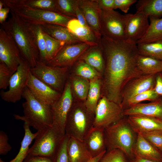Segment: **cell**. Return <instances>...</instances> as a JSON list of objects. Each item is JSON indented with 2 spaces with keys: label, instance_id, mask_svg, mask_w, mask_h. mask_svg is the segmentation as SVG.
<instances>
[{
  "label": "cell",
  "instance_id": "cell-41",
  "mask_svg": "<svg viewBox=\"0 0 162 162\" xmlns=\"http://www.w3.org/2000/svg\"><path fill=\"white\" fill-rule=\"evenodd\" d=\"M57 2L60 14L72 19L76 18L73 0H57Z\"/></svg>",
  "mask_w": 162,
  "mask_h": 162
},
{
  "label": "cell",
  "instance_id": "cell-20",
  "mask_svg": "<svg viewBox=\"0 0 162 162\" xmlns=\"http://www.w3.org/2000/svg\"><path fill=\"white\" fill-rule=\"evenodd\" d=\"M139 115L153 117L162 121V98L148 103H139L123 110L124 116Z\"/></svg>",
  "mask_w": 162,
  "mask_h": 162
},
{
  "label": "cell",
  "instance_id": "cell-45",
  "mask_svg": "<svg viewBox=\"0 0 162 162\" xmlns=\"http://www.w3.org/2000/svg\"><path fill=\"white\" fill-rule=\"evenodd\" d=\"M137 2L136 0H115L114 9H118L127 13L131 6Z\"/></svg>",
  "mask_w": 162,
  "mask_h": 162
},
{
  "label": "cell",
  "instance_id": "cell-1",
  "mask_svg": "<svg viewBox=\"0 0 162 162\" xmlns=\"http://www.w3.org/2000/svg\"><path fill=\"white\" fill-rule=\"evenodd\" d=\"M99 45L105 63L104 96L121 106L125 86L133 80L143 75L136 64L139 54L137 44L127 40H113L102 36Z\"/></svg>",
  "mask_w": 162,
  "mask_h": 162
},
{
  "label": "cell",
  "instance_id": "cell-26",
  "mask_svg": "<svg viewBox=\"0 0 162 162\" xmlns=\"http://www.w3.org/2000/svg\"><path fill=\"white\" fill-rule=\"evenodd\" d=\"M80 59L84 61L100 73L104 70V59L99 45L90 49Z\"/></svg>",
  "mask_w": 162,
  "mask_h": 162
},
{
  "label": "cell",
  "instance_id": "cell-17",
  "mask_svg": "<svg viewBox=\"0 0 162 162\" xmlns=\"http://www.w3.org/2000/svg\"><path fill=\"white\" fill-rule=\"evenodd\" d=\"M156 74L142 75L130 81L125 86L122 93V107L133 97L145 91L154 88Z\"/></svg>",
  "mask_w": 162,
  "mask_h": 162
},
{
  "label": "cell",
  "instance_id": "cell-8",
  "mask_svg": "<svg viewBox=\"0 0 162 162\" xmlns=\"http://www.w3.org/2000/svg\"><path fill=\"white\" fill-rule=\"evenodd\" d=\"M99 18L102 36L113 40H127V14H122L114 10H100Z\"/></svg>",
  "mask_w": 162,
  "mask_h": 162
},
{
  "label": "cell",
  "instance_id": "cell-42",
  "mask_svg": "<svg viewBox=\"0 0 162 162\" xmlns=\"http://www.w3.org/2000/svg\"><path fill=\"white\" fill-rule=\"evenodd\" d=\"M14 72L4 63L0 62V89L4 90L9 86L10 79Z\"/></svg>",
  "mask_w": 162,
  "mask_h": 162
},
{
  "label": "cell",
  "instance_id": "cell-33",
  "mask_svg": "<svg viewBox=\"0 0 162 162\" xmlns=\"http://www.w3.org/2000/svg\"><path fill=\"white\" fill-rule=\"evenodd\" d=\"M15 1L18 4L26 7L60 14L57 0H15Z\"/></svg>",
  "mask_w": 162,
  "mask_h": 162
},
{
  "label": "cell",
  "instance_id": "cell-36",
  "mask_svg": "<svg viewBox=\"0 0 162 162\" xmlns=\"http://www.w3.org/2000/svg\"><path fill=\"white\" fill-rule=\"evenodd\" d=\"M76 76L90 80L100 76V73L84 61L79 59L76 63Z\"/></svg>",
  "mask_w": 162,
  "mask_h": 162
},
{
  "label": "cell",
  "instance_id": "cell-19",
  "mask_svg": "<svg viewBox=\"0 0 162 162\" xmlns=\"http://www.w3.org/2000/svg\"><path fill=\"white\" fill-rule=\"evenodd\" d=\"M82 142L92 158L106 152L104 129L93 126Z\"/></svg>",
  "mask_w": 162,
  "mask_h": 162
},
{
  "label": "cell",
  "instance_id": "cell-53",
  "mask_svg": "<svg viewBox=\"0 0 162 162\" xmlns=\"http://www.w3.org/2000/svg\"><path fill=\"white\" fill-rule=\"evenodd\" d=\"M4 7V4L3 2L1 1L0 0V10L2 9Z\"/></svg>",
  "mask_w": 162,
  "mask_h": 162
},
{
  "label": "cell",
  "instance_id": "cell-28",
  "mask_svg": "<svg viewBox=\"0 0 162 162\" xmlns=\"http://www.w3.org/2000/svg\"><path fill=\"white\" fill-rule=\"evenodd\" d=\"M136 11L148 18L162 16V0H140L136 5Z\"/></svg>",
  "mask_w": 162,
  "mask_h": 162
},
{
  "label": "cell",
  "instance_id": "cell-6",
  "mask_svg": "<svg viewBox=\"0 0 162 162\" xmlns=\"http://www.w3.org/2000/svg\"><path fill=\"white\" fill-rule=\"evenodd\" d=\"M94 114L89 111L84 103L73 104L68 115L65 134L81 141L93 127Z\"/></svg>",
  "mask_w": 162,
  "mask_h": 162
},
{
  "label": "cell",
  "instance_id": "cell-51",
  "mask_svg": "<svg viewBox=\"0 0 162 162\" xmlns=\"http://www.w3.org/2000/svg\"><path fill=\"white\" fill-rule=\"evenodd\" d=\"M129 162H157L152 160L142 159L138 157H134L129 160Z\"/></svg>",
  "mask_w": 162,
  "mask_h": 162
},
{
  "label": "cell",
  "instance_id": "cell-35",
  "mask_svg": "<svg viewBox=\"0 0 162 162\" xmlns=\"http://www.w3.org/2000/svg\"><path fill=\"white\" fill-rule=\"evenodd\" d=\"M161 98L156 92L154 88L145 91L129 100L122 107L123 111L144 101H155Z\"/></svg>",
  "mask_w": 162,
  "mask_h": 162
},
{
  "label": "cell",
  "instance_id": "cell-10",
  "mask_svg": "<svg viewBox=\"0 0 162 162\" xmlns=\"http://www.w3.org/2000/svg\"><path fill=\"white\" fill-rule=\"evenodd\" d=\"M31 68L27 62L22 58L17 70L10 79L8 90H2L0 92L2 99L8 102L15 103L21 99L27 87Z\"/></svg>",
  "mask_w": 162,
  "mask_h": 162
},
{
  "label": "cell",
  "instance_id": "cell-46",
  "mask_svg": "<svg viewBox=\"0 0 162 162\" xmlns=\"http://www.w3.org/2000/svg\"><path fill=\"white\" fill-rule=\"evenodd\" d=\"M54 159L42 156L28 155L23 162H55Z\"/></svg>",
  "mask_w": 162,
  "mask_h": 162
},
{
  "label": "cell",
  "instance_id": "cell-2",
  "mask_svg": "<svg viewBox=\"0 0 162 162\" xmlns=\"http://www.w3.org/2000/svg\"><path fill=\"white\" fill-rule=\"evenodd\" d=\"M11 16L1 28L12 37L17 45L21 56L31 68L40 59L35 38L30 25L10 10Z\"/></svg>",
  "mask_w": 162,
  "mask_h": 162
},
{
  "label": "cell",
  "instance_id": "cell-18",
  "mask_svg": "<svg viewBox=\"0 0 162 162\" xmlns=\"http://www.w3.org/2000/svg\"><path fill=\"white\" fill-rule=\"evenodd\" d=\"M76 2L90 28L100 39L102 36L100 24V10L96 0H76Z\"/></svg>",
  "mask_w": 162,
  "mask_h": 162
},
{
  "label": "cell",
  "instance_id": "cell-43",
  "mask_svg": "<svg viewBox=\"0 0 162 162\" xmlns=\"http://www.w3.org/2000/svg\"><path fill=\"white\" fill-rule=\"evenodd\" d=\"M69 138L65 135L55 158V162H70L67 150Z\"/></svg>",
  "mask_w": 162,
  "mask_h": 162
},
{
  "label": "cell",
  "instance_id": "cell-24",
  "mask_svg": "<svg viewBox=\"0 0 162 162\" xmlns=\"http://www.w3.org/2000/svg\"><path fill=\"white\" fill-rule=\"evenodd\" d=\"M44 32L54 39L66 44L82 42L75 37L67 27L52 24L40 25Z\"/></svg>",
  "mask_w": 162,
  "mask_h": 162
},
{
  "label": "cell",
  "instance_id": "cell-9",
  "mask_svg": "<svg viewBox=\"0 0 162 162\" xmlns=\"http://www.w3.org/2000/svg\"><path fill=\"white\" fill-rule=\"evenodd\" d=\"M68 68L49 65L39 59L34 67L31 68L30 71L40 80L62 93Z\"/></svg>",
  "mask_w": 162,
  "mask_h": 162
},
{
  "label": "cell",
  "instance_id": "cell-50",
  "mask_svg": "<svg viewBox=\"0 0 162 162\" xmlns=\"http://www.w3.org/2000/svg\"><path fill=\"white\" fill-rule=\"evenodd\" d=\"M10 12V8L6 7H3L0 10V23L1 24L6 21V20Z\"/></svg>",
  "mask_w": 162,
  "mask_h": 162
},
{
  "label": "cell",
  "instance_id": "cell-55",
  "mask_svg": "<svg viewBox=\"0 0 162 162\" xmlns=\"http://www.w3.org/2000/svg\"><path fill=\"white\" fill-rule=\"evenodd\" d=\"M160 152H161V153L162 154V149L161 150V151H160Z\"/></svg>",
  "mask_w": 162,
  "mask_h": 162
},
{
  "label": "cell",
  "instance_id": "cell-47",
  "mask_svg": "<svg viewBox=\"0 0 162 162\" xmlns=\"http://www.w3.org/2000/svg\"><path fill=\"white\" fill-rule=\"evenodd\" d=\"M98 7L101 10H114L115 0H96Z\"/></svg>",
  "mask_w": 162,
  "mask_h": 162
},
{
  "label": "cell",
  "instance_id": "cell-54",
  "mask_svg": "<svg viewBox=\"0 0 162 162\" xmlns=\"http://www.w3.org/2000/svg\"><path fill=\"white\" fill-rule=\"evenodd\" d=\"M0 162H5L1 158L0 159Z\"/></svg>",
  "mask_w": 162,
  "mask_h": 162
},
{
  "label": "cell",
  "instance_id": "cell-4",
  "mask_svg": "<svg viewBox=\"0 0 162 162\" xmlns=\"http://www.w3.org/2000/svg\"><path fill=\"white\" fill-rule=\"evenodd\" d=\"M106 151L118 149L129 160L134 157L133 149L138 134L132 129L127 118L124 116L114 124L104 129Z\"/></svg>",
  "mask_w": 162,
  "mask_h": 162
},
{
  "label": "cell",
  "instance_id": "cell-15",
  "mask_svg": "<svg viewBox=\"0 0 162 162\" xmlns=\"http://www.w3.org/2000/svg\"><path fill=\"white\" fill-rule=\"evenodd\" d=\"M148 19L147 16L140 12L127 14L125 27L127 40L136 43L141 39L148 28Z\"/></svg>",
  "mask_w": 162,
  "mask_h": 162
},
{
  "label": "cell",
  "instance_id": "cell-37",
  "mask_svg": "<svg viewBox=\"0 0 162 162\" xmlns=\"http://www.w3.org/2000/svg\"><path fill=\"white\" fill-rule=\"evenodd\" d=\"M44 36L46 41V61L45 63H46L52 59L65 44L45 33Z\"/></svg>",
  "mask_w": 162,
  "mask_h": 162
},
{
  "label": "cell",
  "instance_id": "cell-32",
  "mask_svg": "<svg viewBox=\"0 0 162 162\" xmlns=\"http://www.w3.org/2000/svg\"><path fill=\"white\" fill-rule=\"evenodd\" d=\"M137 45L139 54L162 61V40Z\"/></svg>",
  "mask_w": 162,
  "mask_h": 162
},
{
  "label": "cell",
  "instance_id": "cell-52",
  "mask_svg": "<svg viewBox=\"0 0 162 162\" xmlns=\"http://www.w3.org/2000/svg\"><path fill=\"white\" fill-rule=\"evenodd\" d=\"M106 152H105L102 153L96 157L92 158L86 162H98L100 160Z\"/></svg>",
  "mask_w": 162,
  "mask_h": 162
},
{
  "label": "cell",
  "instance_id": "cell-23",
  "mask_svg": "<svg viewBox=\"0 0 162 162\" xmlns=\"http://www.w3.org/2000/svg\"><path fill=\"white\" fill-rule=\"evenodd\" d=\"M67 28L81 41L87 43L93 47L99 46L100 39L90 28L82 25L77 19H71L68 22Z\"/></svg>",
  "mask_w": 162,
  "mask_h": 162
},
{
  "label": "cell",
  "instance_id": "cell-30",
  "mask_svg": "<svg viewBox=\"0 0 162 162\" xmlns=\"http://www.w3.org/2000/svg\"><path fill=\"white\" fill-rule=\"evenodd\" d=\"M149 24L145 34L136 43H150L162 40V18H149Z\"/></svg>",
  "mask_w": 162,
  "mask_h": 162
},
{
  "label": "cell",
  "instance_id": "cell-49",
  "mask_svg": "<svg viewBox=\"0 0 162 162\" xmlns=\"http://www.w3.org/2000/svg\"><path fill=\"white\" fill-rule=\"evenodd\" d=\"M154 89L157 94L162 98V74L159 73L156 75Z\"/></svg>",
  "mask_w": 162,
  "mask_h": 162
},
{
  "label": "cell",
  "instance_id": "cell-3",
  "mask_svg": "<svg viewBox=\"0 0 162 162\" xmlns=\"http://www.w3.org/2000/svg\"><path fill=\"white\" fill-rule=\"evenodd\" d=\"M22 97L26 100L22 104L24 115L14 114L15 119L27 123L38 132L53 124L51 106L39 100L27 87L24 91Z\"/></svg>",
  "mask_w": 162,
  "mask_h": 162
},
{
  "label": "cell",
  "instance_id": "cell-31",
  "mask_svg": "<svg viewBox=\"0 0 162 162\" xmlns=\"http://www.w3.org/2000/svg\"><path fill=\"white\" fill-rule=\"evenodd\" d=\"M23 127L25 134L20 150L15 157L9 162H23L28 155L30 145L39 134L38 131L32 133L30 130V126L26 122H24Z\"/></svg>",
  "mask_w": 162,
  "mask_h": 162
},
{
  "label": "cell",
  "instance_id": "cell-5",
  "mask_svg": "<svg viewBox=\"0 0 162 162\" xmlns=\"http://www.w3.org/2000/svg\"><path fill=\"white\" fill-rule=\"evenodd\" d=\"M1 1L4 7L9 8L11 11L30 24H52L67 27L68 22L72 19L55 12L26 7L18 4L15 0Z\"/></svg>",
  "mask_w": 162,
  "mask_h": 162
},
{
  "label": "cell",
  "instance_id": "cell-11",
  "mask_svg": "<svg viewBox=\"0 0 162 162\" xmlns=\"http://www.w3.org/2000/svg\"><path fill=\"white\" fill-rule=\"evenodd\" d=\"M122 111L120 105L103 96L97 106L93 126L104 129L114 124L123 117Z\"/></svg>",
  "mask_w": 162,
  "mask_h": 162
},
{
  "label": "cell",
  "instance_id": "cell-48",
  "mask_svg": "<svg viewBox=\"0 0 162 162\" xmlns=\"http://www.w3.org/2000/svg\"><path fill=\"white\" fill-rule=\"evenodd\" d=\"M73 2L74 7L76 18L82 25L90 28L82 12L77 4L76 0H73Z\"/></svg>",
  "mask_w": 162,
  "mask_h": 162
},
{
  "label": "cell",
  "instance_id": "cell-16",
  "mask_svg": "<svg viewBox=\"0 0 162 162\" xmlns=\"http://www.w3.org/2000/svg\"><path fill=\"white\" fill-rule=\"evenodd\" d=\"M27 87L38 99L50 106L60 98L62 94L38 79L31 72Z\"/></svg>",
  "mask_w": 162,
  "mask_h": 162
},
{
  "label": "cell",
  "instance_id": "cell-21",
  "mask_svg": "<svg viewBox=\"0 0 162 162\" xmlns=\"http://www.w3.org/2000/svg\"><path fill=\"white\" fill-rule=\"evenodd\" d=\"M127 120L132 129L137 134L162 130V121L155 118L134 115L128 116Z\"/></svg>",
  "mask_w": 162,
  "mask_h": 162
},
{
  "label": "cell",
  "instance_id": "cell-27",
  "mask_svg": "<svg viewBox=\"0 0 162 162\" xmlns=\"http://www.w3.org/2000/svg\"><path fill=\"white\" fill-rule=\"evenodd\" d=\"M136 64L139 70L144 75L156 74L162 72V61L139 54Z\"/></svg>",
  "mask_w": 162,
  "mask_h": 162
},
{
  "label": "cell",
  "instance_id": "cell-56",
  "mask_svg": "<svg viewBox=\"0 0 162 162\" xmlns=\"http://www.w3.org/2000/svg\"><path fill=\"white\" fill-rule=\"evenodd\" d=\"M161 73H162V72H161Z\"/></svg>",
  "mask_w": 162,
  "mask_h": 162
},
{
  "label": "cell",
  "instance_id": "cell-40",
  "mask_svg": "<svg viewBox=\"0 0 162 162\" xmlns=\"http://www.w3.org/2000/svg\"><path fill=\"white\" fill-rule=\"evenodd\" d=\"M160 152L162 149V130L139 134Z\"/></svg>",
  "mask_w": 162,
  "mask_h": 162
},
{
  "label": "cell",
  "instance_id": "cell-13",
  "mask_svg": "<svg viewBox=\"0 0 162 162\" xmlns=\"http://www.w3.org/2000/svg\"><path fill=\"white\" fill-rule=\"evenodd\" d=\"M22 57L19 49L11 36L0 28V62L13 72L17 70Z\"/></svg>",
  "mask_w": 162,
  "mask_h": 162
},
{
  "label": "cell",
  "instance_id": "cell-25",
  "mask_svg": "<svg viewBox=\"0 0 162 162\" xmlns=\"http://www.w3.org/2000/svg\"><path fill=\"white\" fill-rule=\"evenodd\" d=\"M70 162H86L92 157L82 141L69 137L67 147Z\"/></svg>",
  "mask_w": 162,
  "mask_h": 162
},
{
  "label": "cell",
  "instance_id": "cell-14",
  "mask_svg": "<svg viewBox=\"0 0 162 162\" xmlns=\"http://www.w3.org/2000/svg\"><path fill=\"white\" fill-rule=\"evenodd\" d=\"M73 104L71 84L70 81H68L61 96L51 106L53 124L57 126L64 134L67 118Z\"/></svg>",
  "mask_w": 162,
  "mask_h": 162
},
{
  "label": "cell",
  "instance_id": "cell-44",
  "mask_svg": "<svg viewBox=\"0 0 162 162\" xmlns=\"http://www.w3.org/2000/svg\"><path fill=\"white\" fill-rule=\"evenodd\" d=\"M8 138L7 135L3 131L0 132V154L5 155L12 148L8 143Z\"/></svg>",
  "mask_w": 162,
  "mask_h": 162
},
{
  "label": "cell",
  "instance_id": "cell-39",
  "mask_svg": "<svg viewBox=\"0 0 162 162\" xmlns=\"http://www.w3.org/2000/svg\"><path fill=\"white\" fill-rule=\"evenodd\" d=\"M98 162H129V160L123 152L116 149L106 151Z\"/></svg>",
  "mask_w": 162,
  "mask_h": 162
},
{
  "label": "cell",
  "instance_id": "cell-12",
  "mask_svg": "<svg viewBox=\"0 0 162 162\" xmlns=\"http://www.w3.org/2000/svg\"><path fill=\"white\" fill-rule=\"evenodd\" d=\"M94 47L83 42L65 45L52 59L46 63L51 66L69 68Z\"/></svg>",
  "mask_w": 162,
  "mask_h": 162
},
{
  "label": "cell",
  "instance_id": "cell-34",
  "mask_svg": "<svg viewBox=\"0 0 162 162\" xmlns=\"http://www.w3.org/2000/svg\"><path fill=\"white\" fill-rule=\"evenodd\" d=\"M70 82L72 90L74 91L78 98L84 102L87 98L89 88V81L76 76L71 78V82Z\"/></svg>",
  "mask_w": 162,
  "mask_h": 162
},
{
  "label": "cell",
  "instance_id": "cell-22",
  "mask_svg": "<svg viewBox=\"0 0 162 162\" xmlns=\"http://www.w3.org/2000/svg\"><path fill=\"white\" fill-rule=\"evenodd\" d=\"M134 157L162 162V154L141 135L138 134L133 149Z\"/></svg>",
  "mask_w": 162,
  "mask_h": 162
},
{
  "label": "cell",
  "instance_id": "cell-29",
  "mask_svg": "<svg viewBox=\"0 0 162 162\" xmlns=\"http://www.w3.org/2000/svg\"><path fill=\"white\" fill-rule=\"evenodd\" d=\"M90 87L87 98L84 104L90 112L94 114L100 94L101 81L100 77L90 80Z\"/></svg>",
  "mask_w": 162,
  "mask_h": 162
},
{
  "label": "cell",
  "instance_id": "cell-38",
  "mask_svg": "<svg viewBox=\"0 0 162 162\" xmlns=\"http://www.w3.org/2000/svg\"><path fill=\"white\" fill-rule=\"evenodd\" d=\"M29 24L35 38L36 43L39 52V59L45 63L46 61V41L44 33L40 25Z\"/></svg>",
  "mask_w": 162,
  "mask_h": 162
},
{
  "label": "cell",
  "instance_id": "cell-7",
  "mask_svg": "<svg viewBox=\"0 0 162 162\" xmlns=\"http://www.w3.org/2000/svg\"><path fill=\"white\" fill-rule=\"evenodd\" d=\"M39 132L28 155L54 158L65 134L54 124Z\"/></svg>",
  "mask_w": 162,
  "mask_h": 162
}]
</instances>
